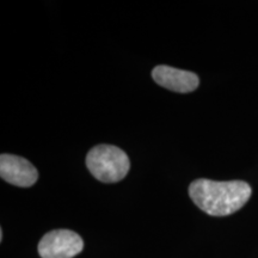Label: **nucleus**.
Returning <instances> with one entry per match:
<instances>
[{
    "label": "nucleus",
    "instance_id": "f257e3e1",
    "mask_svg": "<svg viewBox=\"0 0 258 258\" xmlns=\"http://www.w3.org/2000/svg\"><path fill=\"white\" fill-rule=\"evenodd\" d=\"M251 186L244 180L200 178L189 186V196L198 207L212 217H227L243 208L251 198Z\"/></svg>",
    "mask_w": 258,
    "mask_h": 258
},
{
    "label": "nucleus",
    "instance_id": "f03ea898",
    "mask_svg": "<svg viewBox=\"0 0 258 258\" xmlns=\"http://www.w3.org/2000/svg\"><path fill=\"white\" fill-rule=\"evenodd\" d=\"M86 166L96 179L103 183H116L127 176L131 161L121 148L111 145H98L89 151Z\"/></svg>",
    "mask_w": 258,
    "mask_h": 258
},
{
    "label": "nucleus",
    "instance_id": "7ed1b4c3",
    "mask_svg": "<svg viewBox=\"0 0 258 258\" xmlns=\"http://www.w3.org/2000/svg\"><path fill=\"white\" fill-rule=\"evenodd\" d=\"M41 258H73L84 249L82 237L71 230H53L38 243Z\"/></svg>",
    "mask_w": 258,
    "mask_h": 258
},
{
    "label": "nucleus",
    "instance_id": "20e7f679",
    "mask_svg": "<svg viewBox=\"0 0 258 258\" xmlns=\"http://www.w3.org/2000/svg\"><path fill=\"white\" fill-rule=\"evenodd\" d=\"M0 176L10 184L29 188L37 182L38 172L25 158L4 153L0 156Z\"/></svg>",
    "mask_w": 258,
    "mask_h": 258
},
{
    "label": "nucleus",
    "instance_id": "39448f33",
    "mask_svg": "<svg viewBox=\"0 0 258 258\" xmlns=\"http://www.w3.org/2000/svg\"><path fill=\"white\" fill-rule=\"evenodd\" d=\"M152 78L158 85L178 93L195 91L200 84L199 77L194 72L175 69L167 64H159L154 67Z\"/></svg>",
    "mask_w": 258,
    "mask_h": 258
}]
</instances>
